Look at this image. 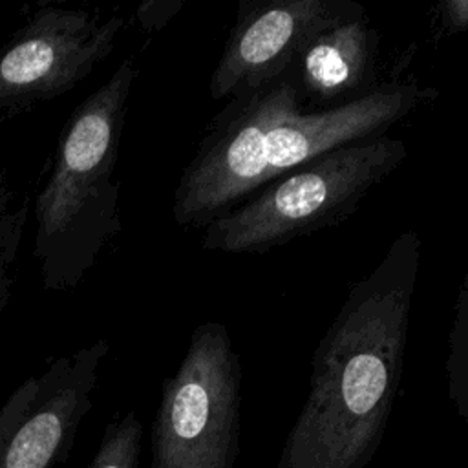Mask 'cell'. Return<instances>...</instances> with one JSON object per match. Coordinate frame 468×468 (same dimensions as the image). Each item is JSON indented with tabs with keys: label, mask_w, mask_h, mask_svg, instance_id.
<instances>
[{
	"label": "cell",
	"mask_w": 468,
	"mask_h": 468,
	"mask_svg": "<svg viewBox=\"0 0 468 468\" xmlns=\"http://www.w3.org/2000/svg\"><path fill=\"white\" fill-rule=\"evenodd\" d=\"M143 424L133 410L113 415L86 468H139Z\"/></svg>",
	"instance_id": "8fae6325"
},
{
	"label": "cell",
	"mask_w": 468,
	"mask_h": 468,
	"mask_svg": "<svg viewBox=\"0 0 468 468\" xmlns=\"http://www.w3.org/2000/svg\"><path fill=\"white\" fill-rule=\"evenodd\" d=\"M420 247L417 232H400L347 291L314 349L276 468H366L377 453L402 380Z\"/></svg>",
	"instance_id": "6da1fadb"
},
{
	"label": "cell",
	"mask_w": 468,
	"mask_h": 468,
	"mask_svg": "<svg viewBox=\"0 0 468 468\" xmlns=\"http://www.w3.org/2000/svg\"><path fill=\"white\" fill-rule=\"evenodd\" d=\"M9 199H11V192H9V188H7V185H5V177H4V174L0 172V218L2 216H5L9 210H7V207H9Z\"/></svg>",
	"instance_id": "2e32d148"
},
{
	"label": "cell",
	"mask_w": 468,
	"mask_h": 468,
	"mask_svg": "<svg viewBox=\"0 0 468 468\" xmlns=\"http://www.w3.org/2000/svg\"><path fill=\"white\" fill-rule=\"evenodd\" d=\"M378 33L366 11L313 37L289 75L303 99L338 106L375 88Z\"/></svg>",
	"instance_id": "9c48e42d"
},
{
	"label": "cell",
	"mask_w": 468,
	"mask_h": 468,
	"mask_svg": "<svg viewBox=\"0 0 468 468\" xmlns=\"http://www.w3.org/2000/svg\"><path fill=\"white\" fill-rule=\"evenodd\" d=\"M135 75V62L124 58L60 132L51 174L35 203L33 254L46 291L75 289L121 232L113 172Z\"/></svg>",
	"instance_id": "3957f363"
},
{
	"label": "cell",
	"mask_w": 468,
	"mask_h": 468,
	"mask_svg": "<svg viewBox=\"0 0 468 468\" xmlns=\"http://www.w3.org/2000/svg\"><path fill=\"white\" fill-rule=\"evenodd\" d=\"M179 7H181V2H155L157 11H152L148 4H143L139 9V18H141L143 26L148 29L161 27V26H165V22L159 18V15H163L165 18H170Z\"/></svg>",
	"instance_id": "5bb4252c"
},
{
	"label": "cell",
	"mask_w": 468,
	"mask_h": 468,
	"mask_svg": "<svg viewBox=\"0 0 468 468\" xmlns=\"http://www.w3.org/2000/svg\"><path fill=\"white\" fill-rule=\"evenodd\" d=\"M406 157V143L388 133L325 152L208 223L201 247L227 254H263L336 225Z\"/></svg>",
	"instance_id": "277c9868"
},
{
	"label": "cell",
	"mask_w": 468,
	"mask_h": 468,
	"mask_svg": "<svg viewBox=\"0 0 468 468\" xmlns=\"http://www.w3.org/2000/svg\"><path fill=\"white\" fill-rule=\"evenodd\" d=\"M27 221V205L22 203L18 208L9 210L0 218V314L4 313L11 287L15 283L13 267L18 256L24 227Z\"/></svg>",
	"instance_id": "7c38bea8"
},
{
	"label": "cell",
	"mask_w": 468,
	"mask_h": 468,
	"mask_svg": "<svg viewBox=\"0 0 468 468\" xmlns=\"http://www.w3.org/2000/svg\"><path fill=\"white\" fill-rule=\"evenodd\" d=\"M362 11L353 0H241L210 77V97L234 99L289 75L313 37Z\"/></svg>",
	"instance_id": "52a82bcc"
},
{
	"label": "cell",
	"mask_w": 468,
	"mask_h": 468,
	"mask_svg": "<svg viewBox=\"0 0 468 468\" xmlns=\"http://www.w3.org/2000/svg\"><path fill=\"white\" fill-rule=\"evenodd\" d=\"M435 18L442 35H455L468 29V0H442L435 7Z\"/></svg>",
	"instance_id": "4fadbf2b"
},
{
	"label": "cell",
	"mask_w": 468,
	"mask_h": 468,
	"mask_svg": "<svg viewBox=\"0 0 468 468\" xmlns=\"http://www.w3.org/2000/svg\"><path fill=\"white\" fill-rule=\"evenodd\" d=\"M437 95L411 82H389L318 112L302 110L291 77L234 97L210 121L174 194L181 227H207L265 185L335 148L384 135Z\"/></svg>",
	"instance_id": "7a4b0ae2"
},
{
	"label": "cell",
	"mask_w": 468,
	"mask_h": 468,
	"mask_svg": "<svg viewBox=\"0 0 468 468\" xmlns=\"http://www.w3.org/2000/svg\"><path fill=\"white\" fill-rule=\"evenodd\" d=\"M108 351V340L97 338L57 356L11 393L13 420L0 442V468H53L68 459Z\"/></svg>",
	"instance_id": "ba28073f"
},
{
	"label": "cell",
	"mask_w": 468,
	"mask_h": 468,
	"mask_svg": "<svg viewBox=\"0 0 468 468\" xmlns=\"http://www.w3.org/2000/svg\"><path fill=\"white\" fill-rule=\"evenodd\" d=\"M11 420H13V406L9 400H5V404L2 406L0 410V442L4 441L9 426H11Z\"/></svg>",
	"instance_id": "9a60e30c"
},
{
	"label": "cell",
	"mask_w": 468,
	"mask_h": 468,
	"mask_svg": "<svg viewBox=\"0 0 468 468\" xmlns=\"http://www.w3.org/2000/svg\"><path fill=\"white\" fill-rule=\"evenodd\" d=\"M241 362L221 322L199 324L152 422V468H236Z\"/></svg>",
	"instance_id": "5b68a950"
},
{
	"label": "cell",
	"mask_w": 468,
	"mask_h": 468,
	"mask_svg": "<svg viewBox=\"0 0 468 468\" xmlns=\"http://www.w3.org/2000/svg\"><path fill=\"white\" fill-rule=\"evenodd\" d=\"M121 15L42 7L0 48V119L51 101L113 51Z\"/></svg>",
	"instance_id": "8992f818"
},
{
	"label": "cell",
	"mask_w": 468,
	"mask_h": 468,
	"mask_svg": "<svg viewBox=\"0 0 468 468\" xmlns=\"http://www.w3.org/2000/svg\"><path fill=\"white\" fill-rule=\"evenodd\" d=\"M446 388L457 415L468 426V274L459 287L453 324L448 335Z\"/></svg>",
	"instance_id": "30bf717a"
}]
</instances>
